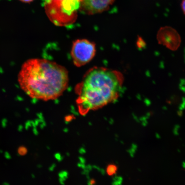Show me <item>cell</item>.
Instances as JSON below:
<instances>
[{
    "instance_id": "cell-6",
    "label": "cell",
    "mask_w": 185,
    "mask_h": 185,
    "mask_svg": "<svg viewBox=\"0 0 185 185\" xmlns=\"http://www.w3.org/2000/svg\"><path fill=\"white\" fill-rule=\"evenodd\" d=\"M117 168L114 165H110L107 168V172L110 175H114L116 172Z\"/></svg>"
},
{
    "instance_id": "cell-8",
    "label": "cell",
    "mask_w": 185,
    "mask_h": 185,
    "mask_svg": "<svg viewBox=\"0 0 185 185\" xmlns=\"http://www.w3.org/2000/svg\"><path fill=\"white\" fill-rule=\"evenodd\" d=\"M182 9L185 15V0H183L182 2Z\"/></svg>"
},
{
    "instance_id": "cell-2",
    "label": "cell",
    "mask_w": 185,
    "mask_h": 185,
    "mask_svg": "<svg viewBox=\"0 0 185 185\" xmlns=\"http://www.w3.org/2000/svg\"><path fill=\"white\" fill-rule=\"evenodd\" d=\"M123 81V75L117 70L104 67L90 70L76 87L80 113L100 109L117 99Z\"/></svg>"
},
{
    "instance_id": "cell-5",
    "label": "cell",
    "mask_w": 185,
    "mask_h": 185,
    "mask_svg": "<svg viewBox=\"0 0 185 185\" xmlns=\"http://www.w3.org/2000/svg\"><path fill=\"white\" fill-rule=\"evenodd\" d=\"M115 0H81L80 10L89 15L103 12L113 4Z\"/></svg>"
},
{
    "instance_id": "cell-7",
    "label": "cell",
    "mask_w": 185,
    "mask_h": 185,
    "mask_svg": "<svg viewBox=\"0 0 185 185\" xmlns=\"http://www.w3.org/2000/svg\"><path fill=\"white\" fill-rule=\"evenodd\" d=\"M27 150L26 148L24 147H21L18 148V153L21 156H24L26 154Z\"/></svg>"
},
{
    "instance_id": "cell-1",
    "label": "cell",
    "mask_w": 185,
    "mask_h": 185,
    "mask_svg": "<svg viewBox=\"0 0 185 185\" xmlns=\"http://www.w3.org/2000/svg\"><path fill=\"white\" fill-rule=\"evenodd\" d=\"M21 88L33 99L44 101L60 97L67 87V69L44 59H31L25 62L18 75Z\"/></svg>"
},
{
    "instance_id": "cell-10",
    "label": "cell",
    "mask_w": 185,
    "mask_h": 185,
    "mask_svg": "<svg viewBox=\"0 0 185 185\" xmlns=\"http://www.w3.org/2000/svg\"><path fill=\"white\" fill-rule=\"evenodd\" d=\"M55 1V0H46V2H48V1Z\"/></svg>"
},
{
    "instance_id": "cell-4",
    "label": "cell",
    "mask_w": 185,
    "mask_h": 185,
    "mask_svg": "<svg viewBox=\"0 0 185 185\" xmlns=\"http://www.w3.org/2000/svg\"><path fill=\"white\" fill-rule=\"evenodd\" d=\"M96 52V45L93 42L86 39H79L73 42L71 55L74 64L80 67L91 61Z\"/></svg>"
},
{
    "instance_id": "cell-9",
    "label": "cell",
    "mask_w": 185,
    "mask_h": 185,
    "mask_svg": "<svg viewBox=\"0 0 185 185\" xmlns=\"http://www.w3.org/2000/svg\"><path fill=\"white\" fill-rule=\"evenodd\" d=\"M21 2L25 3H30L33 2L34 0H19Z\"/></svg>"
},
{
    "instance_id": "cell-3",
    "label": "cell",
    "mask_w": 185,
    "mask_h": 185,
    "mask_svg": "<svg viewBox=\"0 0 185 185\" xmlns=\"http://www.w3.org/2000/svg\"><path fill=\"white\" fill-rule=\"evenodd\" d=\"M81 0H55L46 2L45 9L50 19L58 25L72 23L80 10Z\"/></svg>"
}]
</instances>
